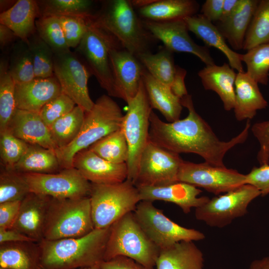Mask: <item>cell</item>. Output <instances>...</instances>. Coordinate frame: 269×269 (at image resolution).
I'll use <instances>...</instances> for the list:
<instances>
[{"mask_svg": "<svg viewBox=\"0 0 269 269\" xmlns=\"http://www.w3.org/2000/svg\"><path fill=\"white\" fill-rule=\"evenodd\" d=\"M252 131L260 143V151L263 154H269V121L255 124L252 127Z\"/></svg>", "mask_w": 269, "mask_h": 269, "instance_id": "cell-50", "label": "cell"}, {"mask_svg": "<svg viewBox=\"0 0 269 269\" xmlns=\"http://www.w3.org/2000/svg\"><path fill=\"white\" fill-rule=\"evenodd\" d=\"M261 194L254 186L244 184L195 208V218L211 227H225L234 219L245 216L249 205Z\"/></svg>", "mask_w": 269, "mask_h": 269, "instance_id": "cell-11", "label": "cell"}, {"mask_svg": "<svg viewBox=\"0 0 269 269\" xmlns=\"http://www.w3.org/2000/svg\"><path fill=\"white\" fill-rule=\"evenodd\" d=\"M156 80L170 87L175 71L173 52L162 47L156 53L150 51L136 56Z\"/></svg>", "mask_w": 269, "mask_h": 269, "instance_id": "cell-34", "label": "cell"}, {"mask_svg": "<svg viewBox=\"0 0 269 269\" xmlns=\"http://www.w3.org/2000/svg\"><path fill=\"white\" fill-rule=\"evenodd\" d=\"M189 31L202 40L207 47H213L220 50L227 57L231 68L238 72H244L240 53L232 50L217 27L202 14H196L185 18Z\"/></svg>", "mask_w": 269, "mask_h": 269, "instance_id": "cell-25", "label": "cell"}, {"mask_svg": "<svg viewBox=\"0 0 269 269\" xmlns=\"http://www.w3.org/2000/svg\"><path fill=\"white\" fill-rule=\"evenodd\" d=\"M123 117L121 108L110 96L99 97L92 109L85 112L82 127L76 138L67 146L55 150L61 168L73 167L77 153L121 129Z\"/></svg>", "mask_w": 269, "mask_h": 269, "instance_id": "cell-4", "label": "cell"}, {"mask_svg": "<svg viewBox=\"0 0 269 269\" xmlns=\"http://www.w3.org/2000/svg\"><path fill=\"white\" fill-rule=\"evenodd\" d=\"M40 17L37 1L18 0L0 14V24L10 28L17 38L27 43L36 30V18Z\"/></svg>", "mask_w": 269, "mask_h": 269, "instance_id": "cell-23", "label": "cell"}, {"mask_svg": "<svg viewBox=\"0 0 269 269\" xmlns=\"http://www.w3.org/2000/svg\"><path fill=\"white\" fill-rule=\"evenodd\" d=\"M259 1L260 0H242L232 15L215 23L216 26L234 50L243 49L247 31Z\"/></svg>", "mask_w": 269, "mask_h": 269, "instance_id": "cell-28", "label": "cell"}, {"mask_svg": "<svg viewBox=\"0 0 269 269\" xmlns=\"http://www.w3.org/2000/svg\"><path fill=\"white\" fill-rule=\"evenodd\" d=\"M111 227L94 229L76 238L38 242L42 269H77L99 266L104 261Z\"/></svg>", "mask_w": 269, "mask_h": 269, "instance_id": "cell-2", "label": "cell"}, {"mask_svg": "<svg viewBox=\"0 0 269 269\" xmlns=\"http://www.w3.org/2000/svg\"><path fill=\"white\" fill-rule=\"evenodd\" d=\"M41 269H42L41 268ZM101 269V268L99 266H94V267H90L81 268V269Z\"/></svg>", "mask_w": 269, "mask_h": 269, "instance_id": "cell-57", "label": "cell"}, {"mask_svg": "<svg viewBox=\"0 0 269 269\" xmlns=\"http://www.w3.org/2000/svg\"><path fill=\"white\" fill-rule=\"evenodd\" d=\"M93 15L90 17L58 16L70 48H76L78 46L91 23Z\"/></svg>", "mask_w": 269, "mask_h": 269, "instance_id": "cell-45", "label": "cell"}, {"mask_svg": "<svg viewBox=\"0 0 269 269\" xmlns=\"http://www.w3.org/2000/svg\"><path fill=\"white\" fill-rule=\"evenodd\" d=\"M95 229L111 227L140 201L138 190L128 179L112 184L91 183L89 195Z\"/></svg>", "mask_w": 269, "mask_h": 269, "instance_id": "cell-7", "label": "cell"}, {"mask_svg": "<svg viewBox=\"0 0 269 269\" xmlns=\"http://www.w3.org/2000/svg\"><path fill=\"white\" fill-rule=\"evenodd\" d=\"M237 75L234 69L226 63L221 66L216 64L206 66L198 73L205 89L216 92L227 111L234 107V86Z\"/></svg>", "mask_w": 269, "mask_h": 269, "instance_id": "cell-26", "label": "cell"}, {"mask_svg": "<svg viewBox=\"0 0 269 269\" xmlns=\"http://www.w3.org/2000/svg\"><path fill=\"white\" fill-rule=\"evenodd\" d=\"M224 0H206L201 6V12L213 22L219 21L222 16Z\"/></svg>", "mask_w": 269, "mask_h": 269, "instance_id": "cell-51", "label": "cell"}, {"mask_svg": "<svg viewBox=\"0 0 269 269\" xmlns=\"http://www.w3.org/2000/svg\"><path fill=\"white\" fill-rule=\"evenodd\" d=\"M29 145L8 130L0 134V157L2 167L12 169L24 154Z\"/></svg>", "mask_w": 269, "mask_h": 269, "instance_id": "cell-44", "label": "cell"}, {"mask_svg": "<svg viewBox=\"0 0 269 269\" xmlns=\"http://www.w3.org/2000/svg\"><path fill=\"white\" fill-rule=\"evenodd\" d=\"M242 0H224L222 16L223 20L232 15L239 7Z\"/></svg>", "mask_w": 269, "mask_h": 269, "instance_id": "cell-55", "label": "cell"}, {"mask_svg": "<svg viewBox=\"0 0 269 269\" xmlns=\"http://www.w3.org/2000/svg\"><path fill=\"white\" fill-rule=\"evenodd\" d=\"M30 192L22 174L2 167L0 173V203L21 201Z\"/></svg>", "mask_w": 269, "mask_h": 269, "instance_id": "cell-41", "label": "cell"}, {"mask_svg": "<svg viewBox=\"0 0 269 269\" xmlns=\"http://www.w3.org/2000/svg\"><path fill=\"white\" fill-rule=\"evenodd\" d=\"M248 269H269V257L254 260Z\"/></svg>", "mask_w": 269, "mask_h": 269, "instance_id": "cell-56", "label": "cell"}, {"mask_svg": "<svg viewBox=\"0 0 269 269\" xmlns=\"http://www.w3.org/2000/svg\"><path fill=\"white\" fill-rule=\"evenodd\" d=\"M22 175L30 192L57 199L82 198L90 195L91 183L74 167L54 173Z\"/></svg>", "mask_w": 269, "mask_h": 269, "instance_id": "cell-14", "label": "cell"}, {"mask_svg": "<svg viewBox=\"0 0 269 269\" xmlns=\"http://www.w3.org/2000/svg\"><path fill=\"white\" fill-rule=\"evenodd\" d=\"M40 248L36 242L0 244V268L3 269H41Z\"/></svg>", "mask_w": 269, "mask_h": 269, "instance_id": "cell-30", "label": "cell"}, {"mask_svg": "<svg viewBox=\"0 0 269 269\" xmlns=\"http://www.w3.org/2000/svg\"><path fill=\"white\" fill-rule=\"evenodd\" d=\"M89 148L114 163H127L128 159L129 146L121 128L99 140Z\"/></svg>", "mask_w": 269, "mask_h": 269, "instance_id": "cell-36", "label": "cell"}, {"mask_svg": "<svg viewBox=\"0 0 269 269\" xmlns=\"http://www.w3.org/2000/svg\"><path fill=\"white\" fill-rule=\"evenodd\" d=\"M240 59L247 66V74L258 84L267 85L269 76V43L257 46L245 54Z\"/></svg>", "mask_w": 269, "mask_h": 269, "instance_id": "cell-40", "label": "cell"}, {"mask_svg": "<svg viewBox=\"0 0 269 269\" xmlns=\"http://www.w3.org/2000/svg\"><path fill=\"white\" fill-rule=\"evenodd\" d=\"M200 8L194 0H154L138 8L144 20L157 22L170 21L196 15Z\"/></svg>", "mask_w": 269, "mask_h": 269, "instance_id": "cell-31", "label": "cell"}, {"mask_svg": "<svg viewBox=\"0 0 269 269\" xmlns=\"http://www.w3.org/2000/svg\"><path fill=\"white\" fill-rule=\"evenodd\" d=\"M92 22L114 36L126 50L135 55L150 51L156 39L134 10L131 0L106 1Z\"/></svg>", "mask_w": 269, "mask_h": 269, "instance_id": "cell-3", "label": "cell"}, {"mask_svg": "<svg viewBox=\"0 0 269 269\" xmlns=\"http://www.w3.org/2000/svg\"><path fill=\"white\" fill-rule=\"evenodd\" d=\"M142 80L152 109L159 111L168 122L179 120L183 106L170 87L156 80L145 69Z\"/></svg>", "mask_w": 269, "mask_h": 269, "instance_id": "cell-29", "label": "cell"}, {"mask_svg": "<svg viewBox=\"0 0 269 269\" xmlns=\"http://www.w3.org/2000/svg\"><path fill=\"white\" fill-rule=\"evenodd\" d=\"M143 21L153 37L160 40L164 47L173 53H190L199 58L206 66L215 64L208 47L198 45L190 36L184 19L165 22L148 20Z\"/></svg>", "mask_w": 269, "mask_h": 269, "instance_id": "cell-16", "label": "cell"}, {"mask_svg": "<svg viewBox=\"0 0 269 269\" xmlns=\"http://www.w3.org/2000/svg\"><path fill=\"white\" fill-rule=\"evenodd\" d=\"M94 229L89 196L66 199L51 198L43 239L52 241L80 237Z\"/></svg>", "mask_w": 269, "mask_h": 269, "instance_id": "cell-6", "label": "cell"}, {"mask_svg": "<svg viewBox=\"0 0 269 269\" xmlns=\"http://www.w3.org/2000/svg\"><path fill=\"white\" fill-rule=\"evenodd\" d=\"M53 71L62 93L70 98L85 112L90 111L94 102L89 95L88 81L92 75L85 63L71 51L54 54Z\"/></svg>", "mask_w": 269, "mask_h": 269, "instance_id": "cell-15", "label": "cell"}, {"mask_svg": "<svg viewBox=\"0 0 269 269\" xmlns=\"http://www.w3.org/2000/svg\"><path fill=\"white\" fill-rule=\"evenodd\" d=\"M183 107L188 110L187 116L173 122H164L151 112L149 140L169 151L179 154L192 153L203 158L205 162L216 166H225L223 159L228 151L247 139L251 127L248 120L244 130L228 141H221L210 126L196 112L192 97L181 99Z\"/></svg>", "mask_w": 269, "mask_h": 269, "instance_id": "cell-1", "label": "cell"}, {"mask_svg": "<svg viewBox=\"0 0 269 269\" xmlns=\"http://www.w3.org/2000/svg\"><path fill=\"white\" fill-rule=\"evenodd\" d=\"M246 175V184L256 187L262 196L269 194V164L254 166Z\"/></svg>", "mask_w": 269, "mask_h": 269, "instance_id": "cell-47", "label": "cell"}, {"mask_svg": "<svg viewBox=\"0 0 269 269\" xmlns=\"http://www.w3.org/2000/svg\"><path fill=\"white\" fill-rule=\"evenodd\" d=\"M40 17H90L92 1L89 0H46L37 1Z\"/></svg>", "mask_w": 269, "mask_h": 269, "instance_id": "cell-38", "label": "cell"}, {"mask_svg": "<svg viewBox=\"0 0 269 269\" xmlns=\"http://www.w3.org/2000/svg\"><path fill=\"white\" fill-rule=\"evenodd\" d=\"M110 60L114 79V97L128 103L138 91L145 68L135 55L122 47L111 50Z\"/></svg>", "mask_w": 269, "mask_h": 269, "instance_id": "cell-17", "label": "cell"}, {"mask_svg": "<svg viewBox=\"0 0 269 269\" xmlns=\"http://www.w3.org/2000/svg\"><path fill=\"white\" fill-rule=\"evenodd\" d=\"M136 187L140 201L169 202L179 206L185 214L189 213L193 208L202 206L210 199L207 196L198 197L202 192L200 189L183 182L178 181L163 186Z\"/></svg>", "mask_w": 269, "mask_h": 269, "instance_id": "cell-19", "label": "cell"}, {"mask_svg": "<svg viewBox=\"0 0 269 269\" xmlns=\"http://www.w3.org/2000/svg\"><path fill=\"white\" fill-rule=\"evenodd\" d=\"M127 104L121 129L129 146L127 179L134 183L141 154L149 141V118L152 111L142 78L137 94Z\"/></svg>", "mask_w": 269, "mask_h": 269, "instance_id": "cell-8", "label": "cell"}, {"mask_svg": "<svg viewBox=\"0 0 269 269\" xmlns=\"http://www.w3.org/2000/svg\"><path fill=\"white\" fill-rule=\"evenodd\" d=\"M62 93L55 76L46 78H35L30 82L15 85L16 108L39 113L46 104Z\"/></svg>", "mask_w": 269, "mask_h": 269, "instance_id": "cell-21", "label": "cell"}, {"mask_svg": "<svg viewBox=\"0 0 269 269\" xmlns=\"http://www.w3.org/2000/svg\"><path fill=\"white\" fill-rule=\"evenodd\" d=\"M178 181L201 187L215 195L226 193L246 184V175L233 169L209 164L183 160Z\"/></svg>", "mask_w": 269, "mask_h": 269, "instance_id": "cell-12", "label": "cell"}, {"mask_svg": "<svg viewBox=\"0 0 269 269\" xmlns=\"http://www.w3.org/2000/svg\"><path fill=\"white\" fill-rule=\"evenodd\" d=\"M84 110L76 106L72 111L55 121L49 128L57 149L64 147L77 136L82 127Z\"/></svg>", "mask_w": 269, "mask_h": 269, "instance_id": "cell-33", "label": "cell"}, {"mask_svg": "<svg viewBox=\"0 0 269 269\" xmlns=\"http://www.w3.org/2000/svg\"><path fill=\"white\" fill-rule=\"evenodd\" d=\"M73 166L90 183L112 184L127 179V163H114L101 157L89 148L77 153L74 157Z\"/></svg>", "mask_w": 269, "mask_h": 269, "instance_id": "cell-18", "label": "cell"}, {"mask_svg": "<svg viewBox=\"0 0 269 269\" xmlns=\"http://www.w3.org/2000/svg\"><path fill=\"white\" fill-rule=\"evenodd\" d=\"M7 130L28 144L54 150L57 149L49 128L38 113L17 109Z\"/></svg>", "mask_w": 269, "mask_h": 269, "instance_id": "cell-22", "label": "cell"}, {"mask_svg": "<svg viewBox=\"0 0 269 269\" xmlns=\"http://www.w3.org/2000/svg\"><path fill=\"white\" fill-rule=\"evenodd\" d=\"M160 251L141 228L133 212H131L111 226L104 261L125 256L144 266L153 268Z\"/></svg>", "mask_w": 269, "mask_h": 269, "instance_id": "cell-5", "label": "cell"}, {"mask_svg": "<svg viewBox=\"0 0 269 269\" xmlns=\"http://www.w3.org/2000/svg\"><path fill=\"white\" fill-rule=\"evenodd\" d=\"M269 43V0H260L253 15L244 42L248 51L257 46Z\"/></svg>", "mask_w": 269, "mask_h": 269, "instance_id": "cell-37", "label": "cell"}, {"mask_svg": "<svg viewBox=\"0 0 269 269\" xmlns=\"http://www.w3.org/2000/svg\"><path fill=\"white\" fill-rule=\"evenodd\" d=\"M202 252L194 241H182L161 250L156 269H204Z\"/></svg>", "mask_w": 269, "mask_h": 269, "instance_id": "cell-27", "label": "cell"}, {"mask_svg": "<svg viewBox=\"0 0 269 269\" xmlns=\"http://www.w3.org/2000/svg\"><path fill=\"white\" fill-rule=\"evenodd\" d=\"M8 70L15 85L25 84L35 78L31 55L26 43L13 51Z\"/></svg>", "mask_w": 269, "mask_h": 269, "instance_id": "cell-43", "label": "cell"}, {"mask_svg": "<svg viewBox=\"0 0 269 269\" xmlns=\"http://www.w3.org/2000/svg\"><path fill=\"white\" fill-rule=\"evenodd\" d=\"M152 202L140 201L133 213L146 235L160 250L182 241L205 239V235L200 231L185 228L171 220Z\"/></svg>", "mask_w": 269, "mask_h": 269, "instance_id": "cell-10", "label": "cell"}, {"mask_svg": "<svg viewBox=\"0 0 269 269\" xmlns=\"http://www.w3.org/2000/svg\"><path fill=\"white\" fill-rule=\"evenodd\" d=\"M21 202H6L0 203V228H11L17 215Z\"/></svg>", "mask_w": 269, "mask_h": 269, "instance_id": "cell-48", "label": "cell"}, {"mask_svg": "<svg viewBox=\"0 0 269 269\" xmlns=\"http://www.w3.org/2000/svg\"><path fill=\"white\" fill-rule=\"evenodd\" d=\"M183 159L179 154L148 141L139 160L134 184L140 186H163L178 181Z\"/></svg>", "mask_w": 269, "mask_h": 269, "instance_id": "cell-13", "label": "cell"}, {"mask_svg": "<svg viewBox=\"0 0 269 269\" xmlns=\"http://www.w3.org/2000/svg\"><path fill=\"white\" fill-rule=\"evenodd\" d=\"M100 268L101 269H153L125 256H118L110 260L104 261L100 264Z\"/></svg>", "mask_w": 269, "mask_h": 269, "instance_id": "cell-49", "label": "cell"}, {"mask_svg": "<svg viewBox=\"0 0 269 269\" xmlns=\"http://www.w3.org/2000/svg\"><path fill=\"white\" fill-rule=\"evenodd\" d=\"M15 84L8 70V62H0V134L7 130L17 109L15 98Z\"/></svg>", "mask_w": 269, "mask_h": 269, "instance_id": "cell-35", "label": "cell"}, {"mask_svg": "<svg viewBox=\"0 0 269 269\" xmlns=\"http://www.w3.org/2000/svg\"><path fill=\"white\" fill-rule=\"evenodd\" d=\"M39 37L52 49L54 54L70 51L58 16H40L35 22Z\"/></svg>", "mask_w": 269, "mask_h": 269, "instance_id": "cell-39", "label": "cell"}, {"mask_svg": "<svg viewBox=\"0 0 269 269\" xmlns=\"http://www.w3.org/2000/svg\"><path fill=\"white\" fill-rule=\"evenodd\" d=\"M17 38L13 32L6 26L0 24V46L2 49Z\"/></svg>", "mask_w": 269, "mask_h": 269, "instance_id": "cell-54", "label": "cell"}, {"mask_svg": "<svg viewBox=\"0 0 269 269\" xmlns=\"http://www.w3.org/2000/svg\"><path fill=\"white\" fill-rule=\"evenodd\" d=\"M118 47H122L119 41L109 32L93 24L91 20L86 32L75 48L92 75L110 97H114V79L110 52L113 48Z\"/></svg>", "mask_w": 269, "mask_h": 269, "instance_id": "cell-9", "label": "cell"}, {"mask_svg": "<svg viewBox=\"0 0 269 269\" xmlns=\"http://www.w3.org/2000/svg\"><path fill=\"white\" fill-rule=\"evenodd\" d=\"M51 197L30 192L21 202L11 228L36 242L43 240L47 211Z\"/></svg>", "mask_w": 269, "mask_h": 269, "instance_id": "cell-20", "label": "cell"}, {"mask_svg": "<svg viewBox=\"0 0 269 269\" xmlns=\"http://www.w3.org/2000/svg\"><path fill=\"white\" fill-rule=\"evenodd\" d=\"M26 44L31 55L35 78L54 76V53L51 48L38 35H32Z\"/></svg>", "mask_w": 269, "mask_h": 269, "instance_id": "cell-42", "label": "cell"}, {"mask_svg": "<svg viewBox=\"0 0 269 269\" xmlns=\"http://www.w3.org/2000/svg\"><path fill=\"white\" fill-rule=\"evenodd\" d=\"M16 242L35 241L14 229L0 228V244Z\"/></svg>", "mask_w": 269, "mask_h": 269, "instance_id": "cell-53", "label": "cell"}, {"mask_svg": "<svg viewBox=\"0 0 269 269\" xmlns=\"http://www.w3.org/2000/svg\"><path fill=\"white\" fill-rule=\"evenodd\" d=\"M76 106L74 101L63 93L46 104L39 114L49 127L55 121L70 112Z\"/></svg>", "mask_w": 269, "mask_h": 269, "instance_id": "cell-46", "label": "cell"}, {"mask_svg": "<svg viewBox=\"0 0 269 269\" xmlns=\"http://www.w3.org/2000/svg\"><path fill=\"white\" fill-rule=\"evenodd\" d=\"M12 170L22 174L56 173L62 169L55 150L30 144Z\"/></svg>", "mask_w": 269, "mask_h": 269, "instance_id": "cell-32", "label": "cell"}, {"mask_svg": "<svg viewBox=\"0 0 269 269\" xmlns=\"http://www.w3.org/2000/svg\"><path fill=\"white\" fill-rule=\"evenodd\" d=\"M187 71L178 65H176L173 81L170 87L172 93L179 99L188 95L184 79Z\"/></svg>", "mask_w": 269, "mask_h": 269, "instance_id": "cell-52", "label": "cell"}, {"mask_svg": "<svg viewBox=\"0 0 269 269\" xmlns=\"http://www.w3.org/2000/svg\"><path fill=\"white\" fill-rule=\"evenodd\" d=\"M235 92L233 109L238 121L252 119L258 110L268 106V102L261 92L258 83L245 72L237 73Z\"/></svg>", "mask_w": 269, "mask_h": 269, "instance_id": "cell-24", "label": "cell"}, {"mask_svg": "<svg viewBox=\"0 0 269 269\" xmlns=\"http://www.w3.org/2000/svg\"><path fill=\"white\" fill-rule=\"evenodd\" d=\"M0 269H2V268H0Z\"/></svg>", "mask_w": 269, "mask_h": 269, "instance_id": "cell-58", "label": "cell"}]
</instances>
